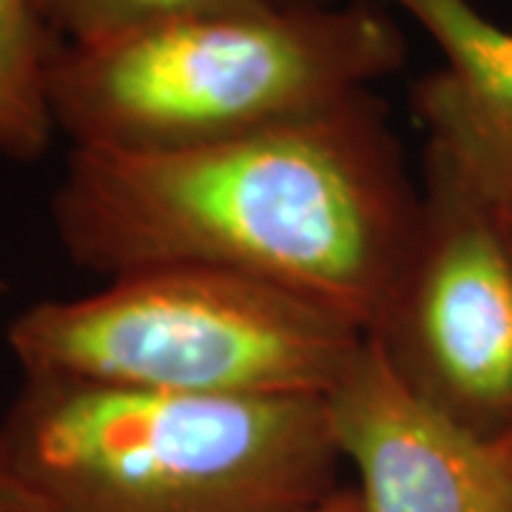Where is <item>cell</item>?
<instances>
[{"mask_svg":"<svg viewBox=\"0 0 512 512\" xmlns=\"http://www.w3.org/2000/svg\"><path fill=\"white\" fill-rule=\"evenodd\" d=\"M421 191L373 92L180 151L72 148L52 225L72 262L117 276L197 265L271 282L370 333Z\"/></svg>","mask_w":512,"mask_h":512,"instance_id":"obj_1","label":"cell"},{"mask_svg":"<svg viewBox=\"0 0 512 512\" xmlns=\"http://www.w3.org/2000/svg\"><path fill=\"white\" fill-rule=\"evenodd\" d=\"M404 57L402 29L376 3H271L57 43L49 100L72 148L180 151L333 109Z\"/></svg>","mask_w":512,"mask_h":512,"instance_id":"obj_2","label":"cell"},{"mask_svg":"<svg viewBox=\"0 0 512 512\" xmlns=\"http://www.w3.org/2000/svg\"><path fill=\"white\" fill-rule=\"evenodd\" d=\"M20 376L0 424L37 512H302L345 487L325 399Z\"/></svg>","mask_w":512,"mask_h":512,"instance_id":"obj_3","label":"cell"},{"mask_svg":"<svg viewBox=\"0 0 512 512\" xmlns=\"http://www.w3.org/2000/svg\"><path fill=\"white\" fill-rule=\"evenodd\" d=\"M365 336L271 282L174 265L43 299L6 339L29 376L205 399H328Z\"/></svg>","mask_w":512,"mask_h":512,"instance_id":"obj_4","label":"cell"},{"mask_svg":"<svg viewBox=\"0 0 512 512\" xmlns=\"http://www.w3.org/2000/svg\"><path fill=\"white\" fill-rule=\"evenodd\" d=\"M367 336L424 402L481 436H512V228L430 160L402 271Z\"/></svg>","mask_w":512,"mask_h":512,"instance_id":"obj_5","label":"cell"},{"mask_svg":"<svg viewBox=\"0 0 512 512\" xmlns=\"http://www.w3.org/2000/svg\"><path fill=\"white\" fill-rule=\"evenodd\" d=\"M325 402L362 512H512V436L424 402L370 336Z\"/></svg>","mask_w":512,"mask_h":512,"instance_id":"obj_6","label":"cell"},{"mask_svg":"<svg viewBox=\"0 0 512 512\" xmlns=\"http://www.w3.org/2000/svg\"><path fill=\"white\" fill-rule=\"evenodd\" d=\"M439 46V69L413 86L424 160L512 222V32L473 0H390Z\"/></svg>","mask_w":512,"mask_h":512,"instance_id":"obj_7","label":"cell"},{"mask_svg":"<svg viewBox=\"0 0 512 512\" xmlns=\"http://www.w3.org/2000/svg\"><path fill=\"white\" fill-rule=\"evenodd\" d=\"M57 40L35 0H0V154L40 160L57 134L49 100V63Z\"/></svg>","mask_w":512,"mask_h":512,"instance_id":"obj_8","label":"cell"},{"mask_svg":"<svg viewBox=\"0 0 512 512\" xmlns=\"http://www.w3.org/2000/svg\"><path fill=\"white\" fill-rule=\"evenodd\" d=\"M279 0H35L46 32L63 46H89L165 20L262 9Z\"/></svg>","mask_w":512,"mask_h":512,"instance_id":"obj_9","label":"cell"},{"mask_svg":"<svg viewBox=\"0 0 512 512\" xmlns=\"http://www.w3.org/2000/svg\"><path fill=\"white\" fill-rule=\"evenodd\" d=\"M0 512H37L12 473V464L6 456V441H3V424H0Z\"/></svg>","mask_w":512,"mask_h":512,"instance_id":"obj_10","label":"cell"},{"mask_svg":"<svg viewBox=\"0 0 512 512\" xmlns=\"http://www.w3.org/2000/svg\"><path fill=\"white\" fill-rule=\"evenodd\" d=\"M302 512H362V507H359V495L353 487H339L325 501H319V504H313Z\"/></svg>","mask_w":512,"mask_h":512,"instance_id":"obj_11","label":"cell"},{"mask_svg":"<svg viewBox=\"0 0 512 512\" xmlns=\"http://www.w3.org/2000/svg\"><path fill=\"white\" fill-rule=\"evenodd\" d=\"M279 3H313V0H279Z\"/></svg>","mask_w":512,"mask_h":512,"instance_id":"obj_12","label":"cell"},{"mask_svg":"<svg viewBox=\"0 0 512 512\" xmlns=\"http://www.w3.org/2000/svg\"><path fill=\"white\" fill-rule=\"evenodd\" d=\"M0 293H3V279H0Z\"/></svg>","mask_w":512,"mask_h":512,"instance_id":"obj_13","label":"cell"},{"mask_svg":"<svg viewBox=\"0 0 512 512\" xmlns=\"http://www.w3.org/2000/svg\"><path fill=\"white\" fill-rule=\"evenodd\" d=\"M507 222H510V220H507ZM510 228H512V222H510Z\"/></svg>","mask_w":512,"mask_h":512,"instance_id":"obj_14","label":"cell"}]
</instances>
